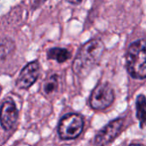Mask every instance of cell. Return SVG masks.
<instances>
[{
  "mask_svg": "<svg viewBox=\"0 0 146 146\" xmlns=\"http://www.w3.org/2000/svg\"><path fill=\"white\" fill-rule=\"evenodd\" d=\"M68 3H73V4H79V3H80L83 0H67Z\"/></svg>",
  "mask_w": 146,
  "mask_h": 146,
  "instance_id": "12",
  "label": "cell"
},
{
  "mask_svg": "<svg viewBox=\"0 0 146 146\" xmlns=\"http://www.w3.org/2000/svg\"><path fill=\"white\" fill-rule=\"evenodd\" d=\"M59 86V77L57 74H51L44 82L43 90L45 94L50 95L57 91Z\"/></svg>",
  "mask_w": 146,
  "mask_h": 146,
  "instance_id": "10",
  "label": "cell"
},
{
  "mask_svg": "<svg viewBox=\"0 0 146 146\" xmlns=\"http://www.w3.org/2000/svg\"><path fill=\"white\" fill-rule=\"evenodd\" d=\"M84 127V121L78 114L64 115L58 125V134L62 139L69 140L78 138Z\"/></svg>",
  "mask_w": 146,
  "mask_h": 146,
  "instance_id": "3",
  "label": "cell"
},
{
  "mask_svg": "<svg viewBox=\"0 0 146 146\" xmlns=\"http://www.w3.org/2000/svg\"><path fill=\"white\" fill-rule=\"evenodd\" d=\"M124 126L122 118L115 119L103 127L95 137V145L97 146H106L113 142L121 132Z\"/></svg>",
  "mask_w": 146,
  "mask_h": 146,
  "instance_id": "5",
  "label": "cell"
},
{
  "mask_svg": "<svg viewBox=\"0 0 146 146\" xmlns=\"http://www.w3.org/2000/svg\"><path fill=\"white\" fill-rule=\"evenodd\" d=\"M128 146H145V145H141V144H132V145H128Z\"/></svg>",
  "mask_w": 146,
  "mask_h": 146,
  "instance_id": "13",
  "label": "cell"
},
{
  "mask_svg": "<svg viewBox=\"0 0 146 146\" xmlns=\"http://www.w3.org/2000/svg\"><path fill=\"white\" fill-rule=\"evenodd\" d=\"M39 72L40 67L37 61H33L26 65L16 80L17 87L20 89H28L37 80Z\"/></svg>",
  "mask_w": 146,
  "mask_h": 146,
  "instance_id": "6",
  "label": "cell"
},
{
  "mask_svg": "<svg viewBox=\"0 0 146 146\" xmlns=\"http://www.w3.org/2000/svg\"><path fill=\"white\" fill-rule=\"evenodd\" d=\"M104 51V44L100 39H92L86 43L79 50L74 63V72L80 75H86L98 63Z\"/></svg>",
  "mask_w": 146,
  "mask_h": 146,
  "instance_id": "1",
  "label": "cell"
},
{
  "mask_svg": "<svg viewBox=\"0 0 146 146\" xmlns=\"http://www.w3.org/2000/svg\"><path fill=\"white\" fill-rule=\"evenodd\" d=\"M15 49L14 42L9 38H3L0 40V60H4L10 55Z\"/></svg>",
  "mask_w": 146,
  "mask_h": 146,
  "instance_id": "11",
  "label": "cell"
},
{
  "mask_svg": "<svg viewBox=\"0 0 146 146\" xmlns=\"http://www.w3.org/2000/svg\"><path fill=\"white\" fill-rule=\"evenodd\" d=\"M129 74L138 80L146 78V40L139 39L133 43L126 56Z\"/></svg>",
  "mask_w": 146,
  "mask_h": 146,
  "instance_id": "2",
  "label": "cell"
},
{
  "mask_svg": "<svg viewBox=\"0 0 146 146\" xmlns=\"http://www.w3.org/2000/svg\"><path fill=\"white\" fill-rule=\"evenodd\" d=\"M115 99L114 90L108 83L98 84L90 97V105L96 110H103L110 107Z\"/></svg>",
  "mask_w": 146,
  "mask_h": 146,
  "instance_id": "4",
  "label": "cell"
},
{
  "mask_svg": "<svg viewBox=\"0 0 146 146\" xmlns=\"http://www.w3.org/2000/svg\"><path fill=\"white\" fill-rule=\"evenodd\" d=\"M18 119V110L13 100L7 98L0 109V122L4 130H9L13 127Z\"/></svg>",
  "mask_w": 146,
  "mask_h": 146,
  "instance_id": "7",
  "label": "cell"
},
{
  "mask_svg": "<svg viewBox=\"0 0 146 146\" xmlns=\"http://www.w3.org/2000/svg\"><path fill=\"white\" fill-rule=\"evenodd\" d=\"M71 57V52L65 49L60 47H54L48 50L47 58L49 60H55L59 63L68 61Z\"/></svg>",
  "mask_w": 146,
  "mask_h": 146,
  "instance_id": "8",
  "label": "cell"
},
{
  "mask_svg": "<svg viewBox=\"0 0 146 146\" xmlns=\"http://www.w3.org/2000/svg\"><path fill=\"white\" fill-rule=\"evenodd\" d=\"M137 117L139 120L140 127H144L146 124V98L144 95H139L136 101Z\"/></svg>",
  "mask_w": 146,
  "mask_h": 146,
  "instance_id": "9",
  "label": "cell"
}]
</instances>
